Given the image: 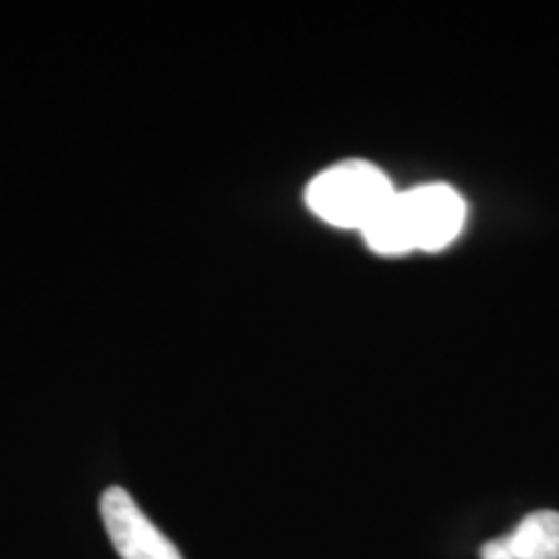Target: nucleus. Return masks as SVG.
<instances>
[{"label":"nucleus","instance_id":"obj_1","mask_svg":"<svg viewBox=\"0 0 559 559\" xmlns=\"http://www.w3.org/2000/svg\"><path fill=\"white\" fill-rule=\"evenodd\" d=\"M466 202L449 185H423L396 192L383 213L362 230L368 249L381 257L440 251L459 239Z\"/></svg>","mask_w":559,"mask_h":559},{"label":"nucleus","instance_id":"obj_2","mask_svg":"<svg viewBox=\"0 0 559 559\" xmlns=\"http://www.w3.org/2000/svg\"><path fill=\"white\" fill-rule=\"evenodd\" d=\"M394 194V185L379 166L353 158L317 174L306 187V205L324 223L362 234Z\"/></svg>","mask_w":559,"mask_h":559},{"label":"nucleus","instance_id":"obj_3","mask_svg":"<svg viewBox=\"0 0 559 559\" xmlns=\"http://www.w3.org/2000/svg\"><path fill=\"white\" fill-rule=\"evenodd\" d=\"M102 519L122 559H181L174 542L153 526L128 489L109 487L102 495Z\"/></svg>","mask_w":559,"mask_h":559},{"label":"nucleus","instance_id":"obj_4","mask_svg":"<svg viewBox=\"0 0 559 559\" xmlns=\"http://www.w3.org/2000/svg\"><path fill=\"white\" fill-rule=\"evenodd\" d=\"M481 559H559V513L534 510L508 536L481 544Z\"/></svg>","mask_w":559,"mask_h":559}]
</instances>
